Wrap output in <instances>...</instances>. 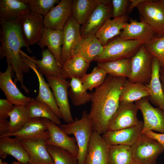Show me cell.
Listing matches in <instances>:
<instances>
[{"label": "cell", "instance_id": "cell-1", "mask_svg": "<svg viewBox=\"0 0 164 164\" xmlns=\"http://www.w3.org/2000/svg\"><path fill=\"white\" fill-rule=\"evenodd\" d=\"M126 80L108 75L103 83L91 93L88 116L94 131L102 135L108 131L109 123L119 106L120 94Z\"/></svg>", "mask_w": 164, "mask_h": 164}, {"label": "cell", "instance_id": "cell-2", "mask_svg": "<svg viewBox=\"0 0 164 164\" xmlns=\"http://www.w3.org/2000/svg\"><path fill=\"white\" fill-rule=\"evenodd\" d=\"M0 58H5L7 65L11 66L12 72L15 73L16 82H19L22 88L28 93L29 90L24 85V77L28 73L29 67L22 58L21 49L26 47L29 52L31 50L26 43L19 18L0 19Z\"/></svg>", "mask_w": 164, "mask_h": 164}, {"label": "cell", "instance_id": "cell-3", "mask_svg": "<svg viewBox=\"0 0 164 164\" xmlns=\"http://www.w3.org/2000/svg\"><path fill=\"white\" fill-rule=\"evenodd\" d=\"M59 126L67 135H74L78 148V164H85L88 146L93 131L87 111H83L80 119L76 118L73 122Z\"/></svg>", "mask_w": 164, "mask_h": 164}, {"label": "cell", "instance_id": "cell-4", "mask_svg": "<svg viewBox=\"0 0 164 164\" xmlns=\"http://www.w3.org/2000/svg\"><path fill=\"white\" fill-rule=\"evenodd\" d=\"M143 44L138 40L123 39L118 35L108 41L104 46L102 53L93 61L107 62L131 59Z\"/></svg>", "mask_w": 164, "mask_h": 164}, {"label": "cell", "instance_id": "cell-5", "mask_svg": "<svg viewBox=\"0 0 164 164\" xmlns=\"http://www.w3.org/2000/svg\"><path fill=\"white\" fill-rule=\"evenodd\" d=\"M136 8L141 21L150 26L156 37L164 36V0H144Z\"/></svg>", "mask_w": 164, "mask_h": 164}, {"label": "cell", "instance_id": "cell-6", "mask_svg": "<svg viewBox=\"0 0 164 164\" xmlns=\"http://www.w3.org/2000/svg\"><path fill=\"white\" fill-rule=\"evenodd\" d=\"M133 161L137 164H155L164 148L156 140L142 134L131 147Z\"/></svg>", "mask_w": 164, "mask_h": 164}, {"label": "cell", "instance_id": "cell-7", "mask_svg": "<svg viewBox=\"0 0 164 164\" xmlns=\"http://www.w3.org/2000/svg\"><path fill=\"white\" fill-rule=\"evenodd\" d=\"M45 76L52 90L62 115V119L66 124L73 122L74 120L71 114L68 100V89L70 87V82L62 76Z\"/></svg>", "mask_w": 164, "mask_h": 164}, {"label": "cell", "instance_id": "cell-8", "mask_svg": "<svg viewBox=\"0 0 164 164\" xmlns=\"http://www.w3.org/2000/svg\"><path fill=\"white\" fill-rule=\"evenodd\" d=\"M153 57L142 45L131 58V74L128 80L145 85L149 84L152 74Z\"/></svg>", "mask_w": 164, "mask_h": 164}, {"label": "cell", "instance_id": "cell-9", "mask_svg": "<svg viewBox=\"0 0 164 164\" xmlns=\"http://www.w3.org/2000/svg\"><path fill=\"white\" fill-rule=\"evenodd\" d=\"M135 104L141 111L143 118L142 133L150 130L164 133V112L163 110L153 107L146 97L136 101Z\"/></svg>", "mask_w": 164, "mask_h": 164}, {"label": "cell", "instance_id": "cell-10", "mask_svg": "<svg viewBox=\"0 0 164 164\" xmlns=\"http://www.w3.org/2000/svg\"><path fill=\"white\" fill-rule=\"evenodd\" d=\"M20 19L24 39L29 47L37 43L41 38L45 27L44 17L29 11L23 14Z\"/></svg>", "mask_w": 164, "mask_h": 164}, {"label": "cell", "instance_id": "cell-11", "mask_svg": "<svg viewBox=\"0 0 164 164\" xmlns=\"http://www.w3.org/2000/svg\"><path fill=\"white\" fill-rule=\"evenodd\" d=\"M138 109L133 103L120 102L119 106L111 119L108 131L120 130L138 124L137 117Z\"/></svg>", "mask_w": 164, "mask_h": 164}, {"label": "cell", "instance_id": "cell-12", "mask_svg": "<svg viewBox=\"0 0 164 164\" xmlns=\"http://www.w3.org/2000/svg\"><path fill=\"white\" fill-rule=\"evenodd\" d=\"M112 17L111 0H103L80 28L82 37L95 35L105 22Z\"/></svg>", "mask_w": 164, "mask_h": 164}, {"label": "cell", "instance_id": "cell-13", "mask_svg": "<svg viewBox=\"0 0 164 164\" xmlns=\"http://www.w3.org/2000/svg\"><path fill=\"white\" fill-rule=\"evenodd\" d=\"M43 118L49 132V138L46 141V144L66 150L77 158L78 148L75 138L69 136L59 125L47 119Z\"/></svg>", "mask_w": 164, "mask_h": 164}, {"label": "cell", "instance_id": "cell-14", "mask_svg": "<svg viewBox=\"0 0 164 164\" xmlns=\"http://www.w3.org/2000/svg\"><path fill=\"white\" fill-rule=\"evenodd\" d=\"M21 56L26 64L35 72L38 79L39 83L38 94L36 97L37 100L43 102L49 105L55 114L60 118L62 116L57 104L53 92L48 84L37 71L35 63L32 57L28 56L22 50L20 52Z\"/></svg>", "mask_w": 164, "mask_h": 164}, {"label": "cell", "instance_id": "cell-15", "mask_svg": "<svg viewBox=\"0 0 164 164\" xmlns=\"http://www.w3.org/2000/svg\"><path fill=\"white\" fill-rule=\"evenodd\" d=\"M143 122L135 126L118 130L107 131L102 135L109 145H124L131 147L142 134Z\"/></svg>", "mask_w": 164, "mask_h": 164}, {"label": "cell", "instance_id": "cell-16", "mask_svg": "<svg viewBox=\"0 0 164 164\" xmlns=\"http://www.w3.org/2000/svg\"><path fill=\"white\" fill-rule=\"evenodd\" d=\"M73 0H61L44 17L45 27L53 30H63L72 14Z\"/></svg>", "mask_w": 164, "mask_h": 164}, {"label": "cell", "instance_id": "cell-17", "mask_svg": "<svg viewBox=\"0 0 164 164\" xmlns=\"http://www.w3.org/2000/svg\"><path fill=\"white\" fill-rule=\"evenodd\" d=\"M109 147L102 135L93 131L88 146L85 164H108Z\"/></svg>", "mask_w": 164, "mask_h": 164}, {"label": "cell", "instance_id": "cell-18", "mask_svg": "<svg viewBox=\"0 0 164 164\" xmlns=\"http://www.w3.org/2000/svg\"><path fill=\"white\" fill-rule=\"evenodd\" d=\"M80 26L72 15L63 28V42L61 55L62 66L72 56L74 47L82 37Z\"/></svg>", "mask_w": 164, "mask_h": 164}, {"label": "cell", "instance_id": "cell-19", "mask_svg": "<svg viewBox=\"0 0 164 164\" xmlns=\"http://www.w3.org/2000/svg\"><path fill=\"white\" fill-rule=\"evenodd\" d=\"M12 67L7 65L5 71L0 72V88L3 91L6 99L15 106L25 105L31 98L24 95L18 88L12 77Z\"/></svg>", "mask_w": 164, "mask_h": 164}, {"label": "cell", "instance_id": "cell-20", "mask_svg": "<svg viewBox=\"0 0 164 164\" xmlns=\"http://www.w3.org/2000/svg\"><path fill=\"white\" fill-rule=\"evenodd\" d=\"M21 143L29 159L28 164H54L43 139L21 140Z\"/></svg>", "mask_w": 164, "mask_h": 164}, {"label": "cell", "instance_id": "cell-21", "mask_svg": "<svg viewBox=\"0 0 164 164\" xmlns=\"http://www.w3.org/2000/svg\"><path fill=\"white\" fill-rule=\"evenodd\" d=\"M3 136H14L21 140L43 139L46 141L49 138V132L43 118H30L18 132Z\"/></svg>", "mask_w": 164, "mask_h": 164}, {"label": "cell", "instance_id": "cell-22", "mask_svg": "<svg viewBox=\"0 0 164 164\" xmlns=\"http://www.w3.org/2000/svg\"><path fill=\"white\" fill-rule=\"evenodd\" d=\"M119 36L123 39L138 40L143 44L156 36L152 28L146 23L132 19L125 25Z\"/></svg>", "mask_w": 164, "mask_h": 164}, {"label": "cell", "instance_id": "cell-23", "mask_svg": "<svg viewBox=\"0 0 164 164\" xmlns=\"http://www.w3.org/2000/svg\"><path fill=\"white\" fill-rule=\"evenodd\" d=\"M63 42V30H53L44 27L41 38L37 44L42 49L47 46L55 58L58 65L62 67L61 55Z\"/></svg>", "mask_w": 164, "mask_h": 164}, {"label": "cell", "instance_id": "cell-24", "mask_svg": "<svg viewBox=\"0 0 164 164\" xmlns=\"http://www.w3.org/2000/svg\"><path fill=\"white\" fill-rule=\"evenodd\" d=\"M102 45L95 35L82 37L74 47L72 55L80 56L90 63L103 52Z\"/></svg>", "mask_w": 164, "mask_h": 164}, {"label": "cell", "instance_id": "cell-25", "mask_svg": "<svg viewBox=\"0 0 164 164\" xmlns=\"http://www.w3.org/2000/svg\"><path fill=\"white\" fill-rule=\"evenodd\" d=\"M161 67L158 60L153 57L150 80L149 84L145 85L148 89L151 101L164 111V94L160 78Z\"/></svg>", "mask_w": 164, "mask_h": 164}, {"label": "cell", "instance_id": "cell-26", "mask_svg": "<svg viewBox=\"0 0 164 164\" xmlns=\"http://www.w3.org/2000/svg\"><path fill=\"white\" fill-rule=\"evenodd\" d=\"M8 155L16 159L23 164H28L29 156L21 143L20 139L15 137H0V157L5 159Z\"/></svg>", "mask_w": 164, "mask_h": 164}, {"label": "cell", "instance_id": "cell-27", "mask_svg": "<svg viewBox=\"0 0 164 164\" xmlns=\"http://www.w3.org/2000/svg\"><path fill=\"white\" fill-rule=\"evenodd\" d=\"M128 16L125 15L108 19L96 32L95 36L104 46L110 39L119 35L125 25L128 23Z\"/></svg>", "mask_w": 164, "mask_h": 164}, {"label": "cell", "instance_id": "cell-28", "mask_svg": "<svg viewBox=\"0 0 164 164\" xmlns=\"http://www.w3.org/2000/svg\"><path fill=\"white\" fill-rule=\"evenodd\" d=\"M90 63L82 57L72 55L63 64L62 76L66 79H80L86 74Z\"/></svg>", "mask_w": 164, "mask_h": 164}, {"label": "cell", "instance_id": "cell-29", "mask_svg": "<svg viewBox=\"0 0 164 164\" xmlns=\"http://www.w3.org/2000/svg\"><path fill=\"white\" fill-rule=\"evenodd\" d=\"M41 55L40 60L32 57L36 69L40 74L45 76H62V67L58 65L55 58L48 49H43Z\"/></svg>", "mask_w": 164, "mask_h": 164}, {"label": "cell", "instance_id": "cell-30", "mask_svg": "<svg viewBox=\"0 0 164 164\" xmlns=\"http://www.w3.org/2000/svg\"><path fill=\"white\" fill-rule=\"evenodd\" d=\"M26 106L30 118H46L58 125L61 124L60 118L46 104L36 98H31Z\"/></svg>", "mask_w": 164, "mask_h": 164}, {"label": "cell", "instance_id": "cell-31", "mask_svg": "<svg viewBox=\"0 0 164 164\" xmlns=\"http://www.w3.org/2000/svg\"><path fill=\"white\" fill-rule=\"evenodd\" d=\"M149 96L148 89L145 84L133 83L126 80L122 89L120 102L133 103Z\"/></svg>", "mask_w": 164, "mask_h": 164}, {"label": "cell", "instance_id": "cell-32", "mask_svg": "<svg viewBox=\"0 0 164 164\" xmlns=\"http://www.w3.org/2000/svg\"><path fill=\"white\" fill-rule=\"evenodd\" d=\"M97 66L104 70L107 74L112 76L125 77L128 79L131 75V59L97 62Z\"/></svg>", "mask_w": 164, "mask_h": 164}, {"label": "cell", "instance_id": "cell-33", "mask_svg": "<svg viewBox=\"0 0 164 164\" xmlns=\"http://www.w3.org/2000/svg\"><path fill=\"white\" fill-rule=\"evenodd\" d=\"M103 0H73L72 15L80 25H83Z\"/></svg>", "mask_w": 164, "mask_h": 164}, {"label": "cell", "instance_id": "cell-34", "mask_svg": "<svg viewBox=\"0 0 164 164\" xmlns=\"http://www.w3.org/2000/svg\"><path fill=\"white\" fill-rule=\"evenodd\" d=\"M30 11L24 0H0V19L19 18Z\"/></svg>", "mask_w": 164, "mask_h": 164}, {"label": "cell", "instance_id": "cell-35", "mask_svg": "<svg viewBox=\"0 0 164 164\" xmlns=\"http://www.w3.org/2000/svg\"><path fill=\"white\" fill-rule=\"evenodd\" d=\"M133 161L130 146L124 145H109L108 164H132Z\"/></svg>", "mask_w": 164, "mask_h": 164}, {"label": "cell", "instance_id": "cell-36", "mask_svg": "<svg viewBox=\"0 0 164 164\" xmlns=\"http://www.w3.org/2000/svg\"><path fill=\"white\" fill-rule=\"evenodd\" d=\"M70 80L68 96L73 104L78 106L91 101V94L87 92L80 79L73 78Z\"/></svg>", "mask_w": 164, "mask_h": 164}, {"label": "cell", "instance_id": "cell-37", "mask_svg": "<svg viewBox=\"0 0 164 164\" xmlns=\"http://www.w3.org/2000/svg\"><path fill=\"white\" fill-rule=\"evenodd\" d=\"M8 115L10 120L9 132L7 134L14 133L19 131L30 119L25 105L15 106L13 109L8 114Z\"/></svg>", "mask_w": 164, "mask_h": 164}, {"label": "cell", "instance_id": "cell-38", "mask_svg": "<svg viewBox=\"0 0 164 164\" xmlns=\"http://www.w3.org/2000/svg\"><path fill=\"white\" fill-rule=\"evenodd\" d=\"M107 75L104 70L97 66L90 73H86L80 80L86 90L91 91L102 84Z\"/></svg>", "mask_w": 164, "mask_h": 164}, {"label": "cell", "instance_id": "cell-39", "mask_svg": "<svg viewBox=\"0 0 164 164\" xmlns=\"http://www.w3.org/2000/svg\"><path fill=\"white\" fill-rule=\"evenodd\" d=\"M47 149L54 164H78L77 158L66 150L47 145Z\"/></svg>", "mask_w": 164, "mask_h": 164}, {"label": "cell", "instance_id": "cell-40", "mask_svg": "<svg viewBox=\"0 0 164 164\" xmlns=\"http://www.w3.org/2000/svg\"><path fill=\"white\" fill-rule=\"evenodd\" d=\"M143 45L148 53L157 58L164 69V36H155Z\"/></svg>", "mask_w": 164, "mask_h": 164}, {"label": "cell", "instance_id": "cell-41", "mask_svg": "<svg viewBox=\"0 0 164 164\" xmlns=\"http://www.w3.org/2000/svg\"><path fill=\"white\" fill-rule=\"evenodd\" d=\"M30 11L42 15L43 17L60 2L59 0H24Z\"/></svg>", "mask_w": 164, "mask_h": 164}, {"label": "cell", "instance_id": "cell-42", "mask_svg": "<svg viewBox=\"0 0 164 164\" xmlns=\"http://www.w3.org/2000/svg\"><path fill=\"white\" fill-rule=\"evenodd\" d=\"M112 17H117L126 14L130 3V0H112Z\"/></svg>", "mask_w": 164, "mask_h": 164}, {"label": "cell", "instance_id": "cell-43", "mask_svg": "<svg viewBox=\"0 0 164 164\" xmlns=\"http://www.w3.org/2000/svg\"><path fill=\"white\" fill-rule=\"evenodd\" d=\"M15 105L7 99H0V119H7Z\"/></svg>", "mask_w": 164, "mask_h": 164}, {"label": "cell", "instance_id": "cell-44", "mask_svg": "<svg viewBox=\"0 0 164 164\" xmlns=\"http://www.w3.org/2000/svg\"><path fill=\"white\" fill-rule=\"evenodd\" d=\"M143 134L156 140L164 148V133H158L150 130L147 131Z\"/></svg>", "mask_w": 164, "mask_h": 164}, {"label": "cell", "instance_id": "cell-45", "mask_svg": "<svg viewBox=\"0 0 164 164\" xmlns=\"http://www.w3.org/2000/svg\"><path fill=\"white\" fill-rule=\"evenodd\" d=\"M9 121L7 119H0V137L9 133Z\"/></svg>", "mask_w": 164, "mask_h": 164}, {"label": "cell", "instance_id": "cell-46", "mask_svg": "<svg viewBox=\"0 0 164 164\" xmlns=\"http://www.w3.org/2000/svg\"><path fill=\"white\" fill-rule=\"evenodd\" d=\"M144 0H130V3L129 5L127 12L130 13L133 9L137 6Z\"/></svg>", "mask_w": 164, "mask_h": 164}, {"label": "cell", "instance_id": "cell-47", "mask_svg": "<svg viewBox=\"0 0 164 164\" xmlns=\"http://www.w3.org/2000/svg\"><path fill=\"white\" fill-rule=\"evenodd\" d=\"M161 72V74L160 75V80L162 86L163 91L164 94V69L163 68Z\"/></svg>", "mask_w": 164, "mask_h": 164}, {"label": "cell", "instance_id": "cell-48", "mask_svg": "<svg viewBox=\"0 0 164 164\" xmlns=\"http://www.w3.org/2000/svg\"><path fill=\"white\" fill-rule=\"evenodd\" d=\"M0 164H8L7 162H3L2 160V159H0ZM12 164H23L22 163L18 161H13Z\"/></svg>", "mask_w": 164, "mask_h": 164}]
</instances>
